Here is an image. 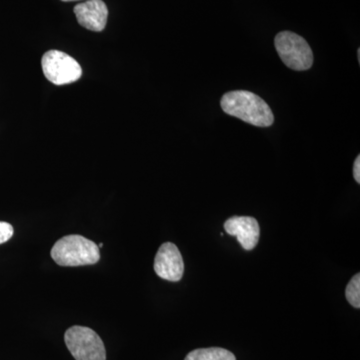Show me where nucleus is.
Here are the masks:
<instances>
[{
    "instance_id": "13",
    "label": "nucleus",
    "mask_w": 360,
    "mask_h": 360,
    "mask_svg": "<svg viewBox=\"0 0 360 360\" xmlns=\"http://www.w3.org/2000/svg\"><path fill=\"white\" fill-rule=\"evenodd\" d=\"M357 58H359V61L360 63V49L357 51Z\"/></svg>"
},
{
    "instance_id": "3",
    "label": "nucleus",
    "mask_w": 360,
    "mask_h": 360,
    "mask_svg": "<svg viewBox=\"0 0 360 360\" xmlns=\"http://www.w3.org/2000/svg\"><path fill=\"white\" fill-rule=\"evenodd\" d=\"M277 53L284 65L293 70H309L314 63V52L307 40L291 32H281L274 39Z\"/></svg>"
},
{
    "instance_id": "4",
    "label": "nucleus",
    "mask_w": 360,
    "mask_h": 360,
    "mask_svg": "<svg viewBox=\"0 0 360 360\" xmlns=\"http://www.w3.org/2000/svg\"><path fill=\"white\" fill-rule=\"evenodd\" d=\"M66 347L77 360H106L105 347L96 331L85 326H72L65 335Z\"/></svg>"
},
{
    "instance_id": "7",
    "label": "nucleus",
    "mask_w": 360,
    "mask_h": 360,
    "mask_svg": "<svg viewBox=\"0 0 360 360\" xmlns=\"http://www.w3.org/2000/svg\"><path fill=\"white\" fill-rule=\"evenodd\" d=\"M224 229L229 236H236L245 250H252L259 240V224L253 217H232L225 221Z\"/></svg>"
},
{
    "instance_id": "15",
    "label": "nucleus",
    "mask_w": 360,
    "mask_h": 360,
    "mask_svg": "<svg viewBox=\"0 0 360 360\" xmlns=\"http://www.w3.org/2000/svg\"><path fill=\"white\" fill-rule=\"evenodd\" d=\"M63 1H75V0H63Z\"/></svg>"
},
{
    "instance_id": "11",
    "label": "nucleus",
    "mask_w": 360,
    "mask_h": 360,
    "mask_svg": "<svg viewBox=\"0 0 360 360\" xmlns=\"http://www.w3.org/2000/svg\"><path fill=\"white\" fill-rule=\"evenodd\" d=\"M13 225L7 224V222L0 221V245L6 243L13 236Z\"/></svg>"
},
{
    "instance_id": "2",
    "label": "nucleus",
    "mask_w": 360,
    "mask_h": 360,
    "mask_svg": "<svg viewBox=\"0 0 360 360\" xmlns=\"http://www.w3.org/2000/svg\"><path fill=\"white\" fill-rule=\"evenodd\" d=\"M51 257L60 266L96 264L101 259L98 245L84 236L70 234L56 241Z\"/></svg>"
},
{
    "instance_id": "9",
    "label": "nucleus",
    "mask_w": 360,
    "mask_h": 360,
    "mask_svg": "<svg viewBox=\"0 0 360 360\" xmlns=\"http://www.w3.org/2000/svg\"><path fill=\"white\" fill-rule=\"evenodd\" d=\"M184 360H236L229 350L220 347L200 348L189 352Z\"/></svg>"
},
{
    "instance_id": "10",
    "label": "nucleus",
    "mask_w": 360,
    "mask_h": 360,
    "mask_svg": "<svg viewBox=\"0 0 360 360\" xmlns=\"http://www.w3.org/2000/svg\"><path fill=\"white\" fill-rule=\"evenodd\" d=\"M345 296H347V302L355 307H360V274H355L352 277V281L347 284V290H345Z\"/></svg>"
},
{
    "instance_id": "1",
    "label": "nucleus",
    "mask_w": 360,
    "mask_h": 360,
    "mask_svg": "<svg viewBox=\"0 0 360 360\" xmlns=\"http://www.w3.org/2000/svg\"><path fill=\"white\" fill-rule=\"evenodd\" d=\"M222 110L229 115L258 127L274 124V115L264 99L246 90H236L222 97Z\"/></svg>"
},
{
    "instance_id": "5",
    "label": "nucleus",
    "mask_w": 360,
    "mask_h": 360,
    "mask_svg": "<svg viewBox=\"0 0 360 360\" xmlns=\"http://www.w3.org/2000/svg\"><path fill=\"white\" fill-rule=\"evenodd\" d=\"M41 66L45 77L56 85L72 84L82 75L79 63L63 51H47L41 59Z\"/></svg>"
},
{
    "instance_id": "12",
    "label": "nucleus",
    "mask_w": 360,
    "mask_h": 360,
    "mask_svg": "<svg viewBox=\"0 0 360 360\" xmlns=\"http://www.w3.org/2000/svg\"><path fill=\"white\" fill-rule=\"evenodd\" d=\"M354 176L355 181L360 184V156H357L356 160L354 161Z\"/></svg>"
},
{
    "instance_id": "14",
    "label": "nucleus",
    "mask_w": 360,
    "mask_h": 360,
    "mask_svg": "<svg viewBox=\"0 0 360 360\" xmlns=\"http://www.w3.org/2000/svg\"><path fill=\"white\" fill-rule=\"evenodd\" d=\"M103 243H101V245H99L98 248H103Z\"/></svg>"
},
{
    "instance_id": "8",
    "label": "nucleus",
    "mask_w": 360,
    "mask_h": 360,
    "mask_svg": "<svg viewBox=\"0 0 360 360\" xmlns=\"http://www.w3.org/2000/svg\"><path fill=\"white\" fill-rule=\"evenodd\" d=\"M78 23L91 32H103L108 23V9L103 0H89L75 7Z\"/></svg>"
},
{
    "instance_id": "6",
    "label": "nucleus",
    "mask_w": 360,
    "mask_h": 360,
    "mask_svg": "<svg viewBox=\"0 0 360 360\" xmlns=\"http://www.w3.org/2000/svg\"><path fill=\"white\" fill-rule=\"evenodd\" d=\"M155 271L160 278L176 283L184 276V264L181 253L174 243L160 246L155 259Z\"/></svg>"
}]
</instances>
